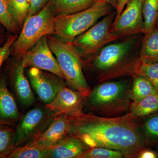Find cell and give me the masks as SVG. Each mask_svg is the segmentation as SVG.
Listing matches in <instances>:
<instances>
[{
  "label": "cell",
  "mask_w": 158,
  "mask_h": 158,
  "mask_svg": "<svg viewBox=\"0 0 158 158\" xmlns=\"http://www.w3.org/2000/svg\"><path fill=\"white\" fill-rule=\"evenodd\" d=\"M69 136L81 138L90 148L102 147L121 152L126 157L138 156L150 145L135 118L127 115L108 118L82 113L68 118Z\"/></svg>",
  "instance_id": "cell-1"
},
{
  "label": "cell",
  "mask_w": 158,
  "mask_h": 158,
  "mask_svg": "<svg viewBox=\"0 0 158 158\" xmlns=\"http://www.w3.org/2000/svg\"><path fill=\"white\" fill-rule=\"evenodd\" d=\"M138 35L110 43L90 57L100 81H103L122 75L133 74L139 60L138 55H135L139 41Z\"/></svg>",
  "instance_id": "cell-2"
},
{
  "label": "cell",
  "mask_w": 158,
  "mask_h": 158,
  "mask_svg": "<svg viewBox=\"0 0 158 158\" xmlns=\"http://www.w3.org/2000/svg\"><path fill=\"white\" fill-rule=\"evenodd\" d=\"M128 81H118L99 84L87 97L90 110L98 116H111L130 110L132 101Z\"/></svg>",
  "instance_id": "cell-3"
},
{
  "label": "cell",
  "mask_w": 158,
  "mask_h": 158,
  "mask_svg": "<svg viewBox=\"0 0 158 158\" xmlns=\"http://www.w3.org/2000/svg\"><path fill=\"white\" fill-rule=\"evenodd\" d=\"M49 47L56 56L67 84L84 98L91 91L82 70V60L77 49L69 43L48 35Z\"/></svg>",
  "instance_id": "cell-4"
},
{
  "label": "cell",
  "mask_w": 158,
  "mask_h": 158,
  "mask_svg": "<svg viewBox=\"0 0 158 158\" xmlns=\"http://www.w3.org/2000/svg\"><path fill=\"white\" fill-rule=\"evenodd\" d=\"M112 8L107 3L97 2L83 11L56 16L54 35L65 42L71 43L75 38L94 25L100 19L113 11Z\"/></svg>",
  "instance_id": "cell-5"
},
{
  "label": "cell",
  "mask_w": 158,
  "mask_h": 158,
  "mask_svg": "<svg viewBox=\"0 0 158 158\" xmlns=\"http://www.w3.org/2000/svg\"><path fill=\"white\" fill-rule=\"evenodd\" d=\"M55 19L50 0L37 14L25 20L19 36L11 48L12 56H21L44 36L53 35Z\"/></svg>",
  "instance_id": "cell-6"
},
{
  "label": "cell",
  "mask_w": 158,
  "mask_h": 158,
  "mask_svg": "<svg viewBox=\"0 0 158 158\" xmlns=\"http://www.w3.org/2000/svg\"><path fill=\"white\" fill-rule=\"evenodd\" d=\"M113 11L103 18L85 33L77 37L71 44L81 56L90 57L104 46L119 39L110 32V29L116 16Z\"/></svg>",
  "instance_id": "cell-7"
},
{
  "label": "cell",
  "mask_w": 158,
  "mask_h": 158,
  "mask_svg": "<svg viewBox=\"0 0 158 158\" xmlns=\"http://www.w3.org/2000/svg\"><path fill=\"white\" fill-rule=\"evenodd\" d=\"M55 116L45 107L30 110L21 117L15 130V148L33 141L48 127Z\"/></svg>",
  "instance_id": "cell-8"
},
{
  "label": "cell",
  "mask_w": 158,
  "mask_h": 158,
  "mask_svg": "<svg viewBox=\"0 0 158 158\" xmlns=\"http://www.w3.org/2000/svg\"><path fill=\"white\" fill-rule=\"evenodd\" d=\"M144 0H129L123 11L114 20L110 29L119 39L144 32L143 5Z\"/></svg>",
  "instance_id": "cell-9"
},
{
  "label": "cell",
  "mask_w": 158,
  "mask_h": 158,
  "mask_svg": "<svg viewBox=\"0 0 158 158\" xmlns=\"http://www.w3.org/2000/svg\"><path fill=\"white\" fill-rule=\"evenodd\" d=\"M21 57L22 63L24 68L34 67L47 71L65 80L57 59L49 47L47 36L40 38Z\"/></svg>",
  "instance_id": "cell-10"
},
{
  "label": "cell",
  "mask_w": 158,
  "mask_h": 158,
  "mask_svg": "<svg viewBox=\"0 0 158 158\" xmlns=\"http://www.w3.org/2000/svg\"><path fill=\"white\" fill-rule=\"evenodd\" d=\"M28 76L32 87L45 105L52 101L59 90L65 86L64 79L39 69L30 68Z\"/></svg>",
  "instance_id": "cell-11"
},
{
  "label": "cell",
  "mask_w": 158,
  "mask_h": 158,
  "mask_svg": "<svg viewBox=\"0 0 158 158\" xmlns=\"http://www.w3.org/2000/svg\"><path fill=\"white\" fill-rule=\"evenodd\" d=\"M84 98L78 91L65 86L58 92L52 101L45 105V107L55 116L61 115L69 118L83 113Z\"/></svg>",
  "instance_id": "cell-12"
},
{
  "label": "cell",
  "mask_w": 158,
  "mask_h": 158,
  "mask_svg": "<svg viewBox=\"0 0 158 158\" xmlns=\"http://www.w3.org/2000/svg\"><path fill=\"white\" fill-rule=\"evenodd\" d=\"M70 131V121L68 117L57 115L42 133L28 144L40 149L48 150L69 136Z\"/></svg>",
  "instance_id": "cell-13"
},
{
  "label": "cell",
  "mask_w": 158,
  "mask_h": 158,
  "mask_svg": "<svg viewBox=\"0 0 158 158\" xmlns=\"http://www.w3.org/2000/svg\"><path fill=\"white\" fill-rule=\"evenodd\" d=\"M12 64L9 67V75L12 89L22 104L26 106H31L34 102V95L25 75L21 60Z\"/></svg>",
  "instance_id": "cell-14"
},
{
  "label": "cell",
  "mask_w": 158,
  "mask_h": 158,
  "mask_svg": "<svg viewBox=\"0 0 158 158\" xmlns=\"http://www.w3.org/2000/svg\"><path fill=\"white\" fill-rule=\"evenodd\" d=\"M21 115L13 95L9 91L4 73H0V124H10L19 120Z\"/></svg>",
  "instance_id": "cell-15"
},
{
  "label": "cell",
  "mask_w": 158,
  "mask_h": 158,
  "mask_svg": "<svg viewBox=\"0 0 158 158\" xmlns=\"http://www.w3.org/2000/svg\"><path fill=\"white\" fill-rule=\"evenodd\" d=\"M90 148L81 138L68 136L57 145L47 150V158H79Z\"/></svg>",
  "instance_id": "cell-16"
},
{
  "label": "cell",
  "mask_w": 158,
  "mask_h": 158,
  "mask_svg": "<svg viewBox=\"0 0 158 158\" xmlns=\"http://www.w3.org/2000/svg\"><path fill=\"white\" fill-rule=\"evenodd\" d=\"M52 9L56 16L73 14L90 8L96 0H50Z\"/></svg>",
  "instance_id": "cell-17"
},
{
  "label": "cell",
  "mask_w": 158,
  "mask_h": 158,
  "mask_svg": "<svg viewBox=\"0 0 158 158\" xmlns=\"http://www.w3.org/2000/svg\"><path fill=\"white\" fill-rule=\"evenodd\" d=\"M138 57L143 61L158 62V28L144 34Z\"/></svg>",
  "instance_id": "cell-18"
},
{
  "label": "cell",
  "mask_w": 158,
  "mask_h": 158,
  "mask_svg": "<svg viewBox=\"0 0 158 158\" xmlns=\"http://www.w3.org/2000/svg\"><path fill=\"white\" fill-rule=\"evenodd\" d=\"M128 115L134 118H141L158 113V94L144 98L136 103H132Z\"/></svg>",
  "instance_id": "cell-19"
},
{
  "label": "cell",
  "mask_w": 158,
  "mask_h": 158,
  "mask_svg": "<svg viewBox=\"0 0 158 158\" xmlns=\"http://www.w3.org/2000/svg\"><path fill=\"white\" fill-rule=\"evenodd\" d=\"M156 94L157 91L147 78L141 75H134L131 90L132 103L138 102L146 97Z\"/></svg>",
  "instance_id": "cell-20"
},
{
  "label": "cell",
  "mask_w": 158,
  "mask_h": 158,
  "mask_svg": "<svg viewBox=\"0 0 158 158\" xmlns=\"http://www.w3.org/2000/svg\"><path fill=\"white\" fill-rule=\"evenodd\" d=\"M147 78L155 87L158 93V62L143 61L139 59L133 72Z\"/></svg>",
  "instance_id": "cell-21"
},
{
  "label": "cell",
  "mask_w": 158,
  "mask_h": 158,
  "mask_svg": "<svg viewBox=\"0 0 158 158\" xmlns=\"http://www.w3.org/2000/svg\"><path fill=\"white\" fill-rule=\"evenodd\" d=\"M31 0H8L9 12L19 29L22 27L31 6Z\"/></svg>",
  "instance_id": "cell-22"
},
{
  "label": "cell",
  "mask_w": 158,
  "mask_h": 158,
  "mask_svg": "<svg viewBox=\"0 0 158 158\" xmlns=\"http://www.w3.org/2000/svg\"><path fill=\"white\" fill-rule=\"evenodd\" d=\"M144 34L156 27L158 18V0H144L143 5Z\"/></svg>",
  "instance_id": "cell-23"
},
{
  "label": "cell",
  "mask_w": 158,
  "mask_h": 158,
  "mask_svg": "<svg viewBox=\"0 0 158 158\" xmlns=\"http://www.w3.org/2000/svg\"><path fill=\"white\" fill-rule=\"evenodd\" d=\"M47 150H43L29 144L15 148L6 158H47Z\"/></svg>",
  "instance_id": "cell-24"
},
{
  "label": "cell",
  "mask_w": 158,
  "mask_h": 158,
  "mask_svg": "<svg viewBox=\"0 0 158 158\" xmlns=\"http://www.w3.org/2000/svg\"><path fill=\"white\" fill-rule=\"evenodd\" d=\"M15 148V130L0 124V158H6Z\"/></svg>",
  "instance_id": "cell-25"
},
{
  "label": "cell",
  "mask_w": 158,
  "mask_h": 158,
  "mask_svg": "<svg viewBox=\"0 0 158 158\" xmlns=\"http://www.w3.org/2000/svg\"><path fill=\"white\" fill-rule=\"evenodd\" d=\"M0 23L11 34H16L19 28L9 12L6 0H0Z\"/></svg>",
  "instance_id": "cell-26"
},
{
  "label": "cell",
  "mask_w": 158,
  "mask_h": 158,
  "mask_svg": "<svg viewBox=\"0 0 158 158\" xmlns=\"http://www.w3.org/2000/svg\"><path fill=\"white\" fill-rule=\"evenodd\" d=\"M124 157V155L118 151L105 148L95 147L90 148L79 158H121Z\"/></svg>",
  "instance_id": "cell-27"
},
{
  "label": "cell",
  "mask_w": 158,
  "mask_h": 158,
  "mask_svg": "<svg viewBox=\"0 0 158 158\" xmlns=\"http://www.w3.org/2000/svg\"><path fill=\"white\" fill-rule=\"evenodd\" d=\"M143 130V134L150 145L158 142V113L152 115L146 119Z\"/></svg>",
  "instance_id": "cell-28"
},
{
  "label": "cell",
  "mask_w": 158,
  "mask_h": 158,
  "mask_svg": "<svg viewBox=\"0 0 158 158\" xmlns=\"http://www.w3.org/2000/svg\"><path fill=\"white\" fill-rule=\"evenodd\" d=\"M16 34H11L8 36L6 42L0 47V69L4 62L11 55V46L17 38Z\"/></svg>",
  "instance_id": "cell-29"
},
{
  "label": "cell",
  "mask_w": 158,
  "mask_h": 158,
  "mask_svg": "<svg viewBox=\"0 0 158 158\" xmlns=\"http://www.w3.org/2000/svg\"><path fill=\"white\" fill-rule=\"evenodd\" d=\"M49 1L50 0H31V6L26 19L37 14Z\"/></svg>",
  "instance_id": "cell-30"
},
{
  "label": "cell",
  "mask_w": 158,
  "mask_h": 158,
  "mask_svg": "<svg viewBox=\"0 0 158 158\" xmlns=\"http://www.w3.org/2000/svg\"><path fill=\"white\" fill-rule=\"evenodd\" d=\"M129 0H117L116 8V16L115 19L120 15Z\"/></svg>",
  "instance_id": "cell-31"
},
{
  "label": "cell",
  "mask_w": 158,
  "mask_h": 158,
  "mask_svg": "<svg viewBox=\"0 0 158 158\" xmlns=\"http://www.w3.org/2000/svg\"><path fill=\"white\" fill-rule=\"evenodd\" d=\"M138 158H157V153L150 150L146 149L143 150L141 152L138 156Z\"/></svg>",
  "instance_id": "cell-32"
},
{
  "label": "cell",
  "mask_w": 158,
  "mask_h": 158,
  "mask_svg": "<svg viewBox=\"0 0 158 158\" xmlns=\"http://www.w3.org/2000/svg\"><path fill=\"white\" fill-rule=\"evenodd\" d=\"M117 0H96L97 2H102L107 3L109 5H111L113 7V9H116V4H117Z\"/></svg>",
  "instance_id": "cell-33"
},
{
  "label": "cell",
  "mask_w": 158,
  "mask_h": 158,
  "mask_svg": "<svg viewBox=\"0 0 158 158\" xmlns=\"http://www.w3.org/2000/svg\"><path fill=\"white\" fill-rule=\"evenodd\" d=\"M4 30H6L4 26L0 23V43L3 42V40H7V38L5 37V33H4Z\"/></svg>",
  "instance_id": "cell-34"
},
{
  "label": "cell",
  "mask_w": 158,
  "mask_h": 158,
  "mask_svg": "<svg viewBox=\"0 0 158 158\" xmlns=\"http://www.w3.org/2000/svg\"><path fill=\"white\" fill-rule=\"evenodd\" d=\"M156 27L158 28V18L156 24Z\"/></svg>",
  "instance_id": "cell-35"
},
{
  "label": "cell",
  "mask_w": 158,
  "mask_h": 158,
  "mask_svg": "<svg viewBox=\"0 0 158 158\" xmlns=\"http://www.w3.org/2000/svg\"><path fill=\"white\" fill-rule=\"evenodd\" d=\"M157 158H158V153H157Z\"/></svg>",
  "instance_id": "cell-36"
},
{
  "label": "cell",
  "mask_w": 158,
  "mask_h": 158,
  "mask_svg": "<svg viewBox=\"0 0 158 158\" xmlns=\"http://www.w3.org/2000/svg\"><path fill=\"white\" fill-rule=\"evenodd\" d=\"M6 1H7H7H8V0H6Z\"/></svg>",
  "instance_id": "cell-37"
}]
</instances>
